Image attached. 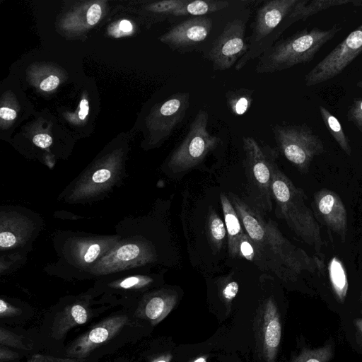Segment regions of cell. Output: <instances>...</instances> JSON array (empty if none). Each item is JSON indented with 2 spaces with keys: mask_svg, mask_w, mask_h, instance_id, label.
Instances as JSON below:
<instances>
[{
  "mask_svg": "<svg viewBox=\"0 0 362 362\" xmlns=\"http://www.w3.org/2000/svg\"><path fill=\"white\" fill-rule=\"evenodd\" d=\"M151 281L152 279L146 276H131L121 281L117 286L125 289L136 288L145 286Z\"/></svg>",
  "mask_w": 362,
  "mask_h": 362,
  "instance_id": "83f0119b",
  "label": "cell"
},
{
  "mask_svg": "<svg viewBox=\"0 0 362 362\" xmlns=\"http://www.w3.org/2000/svg\"><path fill=\"white\" fill-rule=\"evenodd\" d=\"M298 0H271L261 6L256 12L252 33L248 39L249 48L235 66L237 71L250 60L259 58L270 49L280 37V26Z\"/></svg>",
  "mask_w": 362,
  "mask_h": 362,
  "instance_id": "5b68a950",
  "label": "cell"
},
{
  "mask_svg": "<svg viewBox=\"0 0 362 362\" xmlns=\"http://www.w3.org/2000/svg\"><path fill=\"white\" fill-rule=\"evenodd\" d=\"M253 92V90L247 88L228 90L226 93V98L230 111L235 115L245 113L252 103Z\"/></svg>",
  "mask_w": 362,
  "mask_h": 362,
  "instance_id": "603a6c76",
  "label": "cell"
},
{
  "mask_svg": "<svg viewBox=\"0 0 362 362\" xmlns=\"http://www.w3.org/2000/svg\"><path fill=\"white\" fill-rule=\"evenodd\" d=\"M119 29L123 32L129 33L132 30V25L129 21L123 20L119 23Z\"/></svg>",
  "mask_w": 362,
  "mask_h": 362,
  "instance_id": "f35d334b",
  "label": "cell"
},
{
  "mask_svg": "<svg viewBox=\"0 0 362 362\" xmlns=\"http://www.w3.org/2000/svg\"><path fill=\"white\" fill-rule=\"evenodd\" d=\"M346 117L348 121L362 132V98L354 100L347 110Z\"/></svg>",
  "mask_w": 362,
  "mask_h": 362,
  "instance_id": "d4e9b609",
  "label": "cell"
},
{
  "mask_svg": "<svg viewBox=\"0 0 362 362\" xmlns=\"http://www.w3.org/2000/svg\"><path fill=\"white\" fill-rule=\"evenodd\" d=\"M272 192L279 216L302 241L321 255L324 241L319 223L307 204V196L279 168L276 163L272 170Z\"/></svg>",
  "mask_w": 362,
  "mask_h": 362,
  "instance_id": "7a4b0ae2",
  "label": "cell"
},
{
  "mask_svg": "<svg viewBox=\"0 0 362 362\" xmlns=\"http://www.w3.org/2000/svg\"><path fill=\"white\" fill-rule=\"evenodd\" d=\"M228 5V1L221 0H185L175 11L173 17L204 16L206 14L226 8Z\"/></svg>",
  "mask_w": 362,
  "mask_h": 362,
  "instance_id": "d6986e66",
  "label": "cell"
},
{
  "mask_svg": "<svg viewBox=\"0 0 362 362\" xmlns=\"http://www.w3.org/2000/svg\"><path fill=\"white\" fill-rule=\"evenodd\" d=\"M233 206L258 256L272 260L273 270L281 277L295 279L303 272L314 273L324 269V262L310 256L292 244L280 231L276 223L266 220L262 213L237 195L229 193Z\"/></svg>",
  "mask_w": 362,
  "mask_h": 362,
  "instance_id": "6da1fadb",
  "label": "cell"
},
{
  "mask_svg": "<svg viewBox=\"0 0 362 362\" xmlns=\"http://www.w3.org/2000/svg\"><path fill=\"white\" fill-rule=\"evenodd\" d=\"M155 253L145 245L126 244L110 252L93 268L97 274H105L129 267L152 262Z\"/></svg>",
  "mask_w": 362,
  "mask_h": 362,
  "instance_id": "7c38bea8",
  "label": "cell"
},
{
  "mask_svg": "<svg viewBox=\"0 0 362 362\" xmlns=\"http://www.w3.org/2000/svg\"><path fill=\"white\" fill-rule=\"evenodd\" d=\"M211 20L206 16L187 19L163 35L161 40L180 53L191 52L209 36Z\"/></svg>",
  "mask_w": 362,
  "mask_h": 362,
  "instance_id": "8fae6325",
  "label": "cell"
},
{
  "mask_svg": "<svg viewBox=\"0 0 362 362\" xmlns=\"http://www.w3.org/2000/svg\"><path fill=\"white\" fill-rule=\"evenodd\" d=\"M27 362H82L71 358H62L41 354L33 355Z\"/></svg>",
  "mask_w": 362,
  "mask_h": 362,
  "instance_id": "f546056e",
  "label": "cell"
},
{
  "mask_svg": "<svg viewBox=\"0 0 362 362\" xmlns=\"http://www.w3.org/2000/svg\"><path fill=\"white\" fill-rule=\"evenodd\" d=\"M362 53V24L351 31L329 53L310 70L305 84L311 87L341 74Z\"/></svg>",
  "mask_w": 362,
  "mask_h": 362,
  "instance_id": "ba28073f",
  "label": "cell"
},
{
  "mask_svg": "<svg viewBox=\"0 0 362 362\" xmlns=\"http://www.w3.org/2000/svg\"><path fill=\"white\" fill-rule=\"evenodd\" d=\"M89 111L88 102L86 99L81 100L80 103V110L78 112V117L81 119H84Z\"/></svg>",
  "mask_w": 362,
  "mask_h": 362,
  "instance_id": "74e56055",
  "label": "cell"
},
{
  "mask_svg": "<svg viewBox=\"0 0 362 362\" xmlns=\"http://www.w3.org/2000/svg\"><path fill=\"white\" fill-rule=\"evenodd\" d=\"M18 356V354L4 348V346H1L0 349V361L1 362L13 360Z\"/></svg>",
  "mask_w": 362,
  "mask_h": 362,
  "instance_id": "d590c367",
  "label": "cell"
},
{
  "mask_svg": "<svg viewBox=\"0 0 362 362\" xmlns=\"http://www.w3.org/2000/svg\"><path fill=\"white\" fill-rule=\"evenodd\" d=\"M177 301V294L162 290L146 296L138 307L136 315L148 320L153 325L159 323L173 310Z\"/></svg>",
  "mask_w": 362,
  "mask_h": 362,
  "instance_id": "9a60e30c",
  "label": "cell"
},
{
  "mask_svg": "<svg viewBox=\"0 0 362 362\" xmlns=\"http://www.w3.org/2000/svg\"><path fill=\"white\" fill-rule=\"evenodd\" d=\"M89 318L88 309L81 303L66 306L58 313L52 326V337L62 339L71 328L86 323Z\"/></svg>",
  "mask_w": 362,
  "mask_h": 362,
  "instance_id": "e0dca14e",
  "label": "cell"
},
{
  "mask_svg": "<svg viewBox=\"0 0 362 362\" xmlns=\"http://www.w3.org/2000/svg\"><path fill=\"white\" fill-rule=\"evenodd\" d=\"M352 4L354 6L362 7V0H353Z\"/></svg>",
  "mask_w": 362,
  "mask_h": 362,
  "instance_id": "60d3db41",
  "label": "cell"
},
{
  "mask_svg": "<svg viewBox=\"0 0 362 362\" xmlns=\"http://www.w3.org/2000/svg\"><path fill=\"white\" fill-rule=\"evenodd\" d=\"M102 13L101 8L98 4H93L88 10L86 14L87 22L90 25H95L98 22Z\"/></svg>",
  "mask_w": 362,
  "mask_h": 362,
  "instance_id": "d6a6232c",
  "label": "cell"
},
{
  "mask_svg": "<svg viewBox=\"0 0 362 362\" xmlns=\"http://www.w3.org/2000/svg\"><path fill=\"white\" fill-rule=\"evenodd\" d=\"M314 202L324 223L337 234L342 242L347 233V213L340 197L328 189H322L314 195Z\"/></svg>",
  "mask_w": 362,
  "mask_h": 362,
  "instance_id": "4fadbf2b",
  "label": "cell"
},
{
  "mask_svg": "<svg viewBox=\"0 0 362 362\" xmlns=\"http://www.w3.org/2000/svg\"><path fill=\"white\" fill-rule=\"evenodd\" d=\"M16 112L8 107H1L0 117L6 120H12L16 117Z\"/></svg>",
  "mask_w": 362,
  "mask_h": 362,
  "instance_id": "8d00e7d4",
  "label": "cell"
},
{
  "mask_svg": "<svg viewBox=\"0 0 362 362\" xmlns=\"http://www.w3.org/2000/svg\"><path fill=\"white\" fill-rule=\"evenodd\" d=\"M356 85L358 88H362V80L357 82Z\"/></svg>",
  "mask_w": 362,
  "mask_h": 362,
  "instance_id": "ee69618b",
  "label": "cell"
},
{
  "mask_svg": "<svg viewBox=\"0 0 362 362\" xmlns=\"http://www.w3.org/2000/svg\"><path fill=\"white\" fill-rule=\"evenodd\" d=\"M208 112L200 109L190 124L187 134L171 155L168 167L178 173L200 164L220 142V139L208 131Z\"/></svg>",
  "mask_w": 362,
  "mask_h": 362,
  "instance_id": "52a82bcc",
  "label": "cell"
},
{
  "mask_svg": "<svg viewBox=\"0 0 362 362\" xmlns=\"http://www.w3.org/2000/svg\"><path fill=\"white\" fill-rule=\"evenodd\" d=\"M112 176L111 171L107 168H100L93 173L90 177V183L94 185L103 184Z\"/></svg>",
  "mask_w": 362,
  "mask_h": 362,
  "instance_id": "f1b7e54d",
  "label": "cell"
},
{
  "mask_svg": "<svg viewBox=\"0 0 362 362\" xmlns=\"http://www.w3.org/2000/svg\"><path fill=\"white\" fill-rule=\"evenodd\" d=\"M0 344L1 346H9L28 350L30 347L23 343V338L3 327L0 329Z\"/></svg>",
  "mask_w": 362,
  "mask_h": 362,
  "instance_id": "484cf974",
  "label": "cell"
},
{
  "mask_svg": "<svg viewBox=\"0 0 362 362\" xmlns=\"http://www.w3.org/2000/svg\"><path fill=\"white\" fill-rule=\"evenodd\" d=\"M77 252L81 262L90 264L93 262L107 248V244L102 242L88 241L82 243Z\"/></svg>",
  "mask_w": 362,
  "mask_h": 362,
  "instance_id": "cb8c5ba5",
  "label": "cell"
},
{
  "mask_svg": "<svg viewBox=\"0 0 362 362\" xmlns=\"http://www.w3.org/2000/svg\"><path fill=\"white\" fill-rule=\"evenodd\" d=\"M127 321V316L124 315H114L104 320L74 340L67 348L66 354L79 359L86 358L95 348L119 333Z\"/></svg>",
  "mask_w": 362,
  "mask_h": 362,
  "instance_id": "30bf717a",
  "label": "cell"
},
{
  "mask_svg": "<svg viewBox=\"0 0 362 362\" xmlns=\"http://www.w3.org/2000/svg\"><path fill=\"white\" fill-rule=\"evenodd\" d=\"M243 141L250 206L262 214L269 212L272 209V170L276 163V152L264 150L250 136L243 137Z\"/></svg>",
  "mask_w": 362,
  "mask_h": 362,
  "instance_id": "277c9868",
  "label": "cell"
},
{
  "mask_svg": "<svg viewBox=\"0 0 362 362\" xmlns=\"http://www.w3.org/2000/svg\"><path fill=\"white\" fill-rule=\"evenodd\" d=\"M239 286L236 281L228 282L222 290V296L227 301L232 300L238 291Z\"/></svg>",
  "mask_w": 362,
  "mask_h": 362,
  "instance_id": "1f68e13d",
  "label": "cell"
},
{
  "mask_svg": "<svg viewBox=\"0 0 362 362\" xmlns=\"http://www.w3.org/2000/svg\"><path fill=\"white\" fill-rule=\"evenodd\" d=\"M170 355H165L155 359L153 362H169L170 361Z\"/></svg>",
  "mask_w": 362,
  "mask_h": 362,
  "instance_id": "ab89813d",
  "label": "cell"
},
{
  "mask_svg": "<svg viewBox=\"0 0 362 362\" xmlns=\"http://www.w3.org/2000/svg\"><path fill=\"white\" fill-rule=\"evenodd\" d=\"M328 272L332 288L337 298L344 300L348 290L345 268L339 259L333 257L329 262Z\"/></svg>",
  "mask_w": 362,
  "mask_h": 362,
  "instance_id": "44dd1931",
  "label": "cell"
},
{
  "mask_svg": "<svg viewBox=\"0 0 362 362\" xmlns=\"http://www.w3.org/2000/svg\"><path fill=\"white\" fill-rule=\"evenodd\" d=\"M353 0H298L280 26L281 35L292 24L334 6L352 4Z\"/></svg>",
  "mask_w": 362,
  "mask_h": 362,
  "instance_id": "2e32d148",
  "label": "cell"
},
{
  "mask_svg": "<svg viewBox=\"0 0 362 362\" xmlns=\"http://www.w3.org/2000/svg\"><path fill=\"white\" fill-rule=\"evenodd\" d=\"M262 311L261 341L263 354L267 362H274L281 337L279 315L272 298L267 300Z\"/></svg>",
  "mask_w": 362,
  "mask_h": 362,
  "instance_id": "5bb4252c",
  "label": "cell"
},
{
  "mask_svg": "<svg viewBox=\"0 0 362 362\" xmlns=\"http://www.w3.org/2000/svg\"><path fill=\"white\" fill-rule=\"evenodd\" d=\"M193 362H206V358L205 356L199 357L196 358Z\"/></svg>",
  "mask_w": 362,
  "mask_h": 362,
  "instance_id": "b9f144b4",
  "label": "cell"
},
{
  "mask_svg": "<svg viewBox=\"0 0 362 362\" xmlns=\"http://www.w3.org/2000/svg\"><path fill=\"white\" fill-rule=\"evenodd\" d=\"M272 132L283 155L301 173H307L313 158L325 152L323 141L306 124H276Z\"/></svg>",
  "mask_w": 362,
  "mask_h": 362,
  "instance_id": "8992f818",
  "label": "cell"
},
{
  "mask_svg": "<svg viewBox=\"0 0 362 362\" xmlns=\"http://www.w3.org/2000/svg\"><path fill=\"white\" fill-rule=\"evenodd\" d=\"M305 362H320V361L316 358H310L306 360V361H305Z\"/></svg>",
  "mask_w": 362,
  "mask_h": 362,
  "instance_id": "7bdbcfd3",
  "label": "cell"
},
{
  "mask_svg": "<svg viewBox=\"0 0 362 362\" xmlns=\"http://www.w3.org/2000/svg\"><path fill=\"white\" fill-rule=\"evenodd\" d=\"M33 141L37 146L45 148L49 147L52 144V139L48 134H40L33 137Z\"/></svg>",
  "mask_w": 362,
  "mask_h": 362,
  "instance_id": "e575fe53",
  "label": "cell"
},
{
  "mask_svg": "<svg viewBox=\"0 0 362 362\" xmlns=\"http://www.w3.org/2000/svg\"><path fill=\"white\" fill-rule=\"evenodd\" d=\"M245 35L244 21L236 18L226 24L206 57L212 63L214 70L231 68L246 54L249 45Z\"/></svg>",
  "mask_w": 362,
  "mask_h": 362,
  "instance_id": "9c48e42d",
  "label": "cell"
},
{
  "mask_svg": "<svg viewBox=\"0 0 362 362\" xmlns=\"http://www.w3.org/2000/svg\"><path fill=\"white\" fill-rule=\"evenodd\" d=\"M240 256L250 261H254L255 251L253 243L247 233H244L239 243Z\"/></svg>",
  "mask_w": 362,
  "mask_h": 362,
  "instance_id": "4316f807",
  "label": "cell"
},
{
  "mask_svg": "<svg viewBox=\"0 0 362 362\" xmlns=\"http://www.w3.org/2000/svg\"><path fill=\"white\" fill-rule=\"evenodd\" d=\"M319 111L322 120L332 138L346 154L351 156V147L338 119L322 105L319 106Z\"/></svg>",
  "mask_w": 362,
  "mask_h": 362,
  "instance_id": "ffe728a7",
  "label": "cell"
},
{
  "mask_svg": "<svg viewBox=\"0 0 362 362\" xmlns=\"http://www.w3.org/2000/svg\"><path fill=\"white\" fill-rule=\"evenodd\" d=\"M225 226L228 234V253L231 257L240 256L239 243L243 234L241 221L230 199L224 193L220 194Z\"/></svg>",
  "mask_w": 362,
  "mask_h": 362,
  "instance_id": "ac0fdd59",
  "label": "cell"
},
{
  "mask_svg": "<svg viewBox=\"0 0 362 362\" xmlns=\"http://www.w3.org/2000/svg\"><path fill=\"white\" fill-rule=\"evenodd\" d=\"M59 83L57 76L51 75L45 78L40 84V89L44 91H49L56 88Z\"/></svg>",
  "mask_w": 362,
  "mask_h": 362,
  "instance_id": "836d02e7",
  "label": "cell"
},
{
  "mask_svg": "<svg viewBox=\"0 0 362 362\" xmlns=\"http://www.w3.org/2000/svg\"><path fill=\"white\" fill-rule=\"evenodd\" d=\"M21 310L10 305L3 299H0V316L1 318L18 315Z\"/></svg>",
  "mask_w": 362,
  "mask_h": 362,
  "instance_id": "4dcf8cb0",
  "label": "cell"
},
{
  "mask_svg": "<svg viewBox=\"0 0 362 362\" xmlns=\"http://www.w3.org/2000/svg\"><path fill=\"white\" fill-rule=\"evenodd\" d=\"M339 23L328 28H304L275 42L259 57L256 66L258 74H272L311 62L320 49L341 30Z\"/></svg>",
  "mask_w": 362,
  "mask_h": 362,
  "instance_id": "3957f363",
  "label": "cell"
},
{
  "mask_svg": "<svg viewBox=\"0 0 362 362\" xmlns=\"http://www.w3.org/2000/svg\"><path fill=\"white\" fill-rule=\"evenodd\" d=\"M226 232L225 223L216 212L211 209L207 216L206 233L214 252H218L221 248Z\"/></svg>",
  "mask_w": 362,
  "mask_h": 362,
  "instance_id": "7402d4cb",
  "label": "cell"
}]
</instances>
